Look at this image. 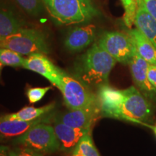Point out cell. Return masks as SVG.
Segmentation results:
<instances>
[{
    "label": "cell",
    "instance_id": "ffe728a7",
    "mask_svg": "<svg viewBox=\"0 0 156 156\" xmlns=\"http://www.w3.org/2000/svg\"><path fill=\"white\" fill-rule=\"evenodd\" d=\"M25 58L21 54L9 48H0V62L4 66L12 67H23Z\"/></svg>",
    "mask_w": 156,
    "mask_h": 156
},
{
    "label": "cell",
    "instance_id": "8fae6325",
    "mask_svg": "<svg viewBox=\"0 0 156 156\" xmlns=\"http://www.w3.org/2000/svg\"><path fill=\"white\" fill-rule=\"evenodd\" d=\"M150 64L135 52L130 62V70L134 84L140 92L148 101H156V89L150 83L147 77V69Z\"/></svg>",
    "mask_w": 156,
    "mask_h": 156
},
{
    "label": "cell",
    "instance_id": "f546056e",
    "mask_svg": "<svg viewBox=\"0 0 156 156\" xmlns=\"http://www.w3.org/2000/svg\"><path fill=\"white\" fill-rule=\"evenodd\" d=\"M141 1L142 0H136V2H137V5H138V3H140Z\"/></svg>",
    "mask_w": 156,
    "mask_h": 156
},
{
    "label": "cell",
    "instance_id": "3957f363",
    "mask_svg": "<svg viewBox=\"0 0 156 156\" xmlns=\"http://www.w3.org/2000/svg\"><path fill=\"white\" fill-rule=\"evenodd\" d=\"M0 48H9L21 55L47 54L50 52L44 33L33 28H22L15 34L0 39Z\"/></svg>",
    "mask_w": 156,
    "mask_h": 156
},
{
    "label": "cell",
    "instance_id": "e0dca14e",
    "mask_svg": "<svg viewBox=\"0 0 156 156\" xmlns=\"http://www.w3.org/2000/svg\"><path fill=\"white\" fill-rule=\"evenodd\" d=\"M25 23L9 9L0 6V39L23 28Z\"/></svg>",
    "mask_w": 156,
    "mask_h": 156
},
{
    "label": "cell",
    "instance_id": "603a6c76",
    "mask_svg": "<svg viewBox=\"0 0 156 156\" xmlns=\"http://www.w3.org/2000/svg\"><path fill=\"white\" fill-rule=\"evenodd\" d=\"M51 89V86L44 87H30L27 90V97L30 103H36L46 95L48 90Z\"/></svg>",
    "mask_w": 156,
    "mask_h": 156
},
{
    "label": "cell",
    "instance_id": "5b68a950",
    "mask_svg": "<svg viewBox=\"0 0 156 156\" xmlns=\"http://www.w3.org/2000/svg\"><path fill=\"white\" fill-rule=\"evenodd\" d=\"M14 142L44 154L55 153L60 150V144L54 129L48 123H40L33 126L23 135L14 140Z\"/></svg>",
    "mask_w": 156,
    "mask_h": 156
},
{
    "label": "cell",
    "instance_id": "8992f818",
    "mask_svg": "<svg viewBox=\"0 0 156 156\" xmlns=\"http://www.w3.org/2000/svg\"><path fill=\"white\" fill-rule=\"evenodd\" d=\"M124 94L119 119L142 124L151 118L153 109L151 103L139 90L131 86L124 90Z\"/></svg>",
    "mask_w": 156,
    "mask_h": 156
},
{
    "label": "cell",
    "instance_id": "d6986e66",
    "mask_svg": "<svg viewBox=\"0 0 156 156\" xmlns=\"http://www.w3.org/2000/svg\"><path fill=\"white\" fill-rule=\"evenodd\" d=\"M70 156H101L93 143L90 132L81 138L71 151Z\"/></svg>",
    "mask_w": 156,
    "mask_h": 156
},
{
    "label": "cell",
    "instance_id": "484cf974",
    "mask_svg": "<svg viewBox=\"0 0 156 156\" xmlns=\"http://www.w3.org/2000/svg\"><path fill=\"white\" fill-rule=\"evenodd\" d=\"M147 77L150 83L156 89V65L150 64L147 69Z\"/></svg>",
    "mask_w": 156,
    "mask_h": 156
},
{
    "label": "cell",
    "instance_id": "cb8c5ba5",
    "mask_svg": "<svg viewBox=\"0 0 156 156\" xmlns=\"http://www.w3.org/2000/svg\"><path fill=\"white\" fill-rule=\"evenodd\" d=\"M9 156H44V153L28 147H17L9 149Z\"/></svg>",
    "mask_w": 156,
    "mask_h": 156
},
{
    "label": "cell",
    "instance_id": "277c9868",
    "mask_svg": "<svg viewBox=\"0 0 156 156\" xmlns=\"http://www.w3.org/2000/svg\"><path fill=\"white\" fill-rule=\"evenodd\" d=\"M58 89L62 93L64 102L69 110L100 105L98 95L91 92L87 85L66 73Z\"/></svg>",
    "mask_w": 156,
    "mask_h": 156
},
{
    "label": "cell",
    "instance_id": "83f0119b",
    "mask_svg": "<svg viewBox=\"0 0 156 156\" xmlns=\"http://www.w3.org/2000/svg\"><path fill=\"white\" fill-rule=\"evenodd\" d=\"M142 124H143V125H145V126H148V127H149L150 129H151L153 131L154 134H155V136H156V125H154V126L148 125V124H146V123H142Z\"/></svg>",
    "mask_w": 156,
    "mask_h": 156
},
{
    "label": "cell",
    "instance_id": "d4e9b609",
    "mask_svg": "<svg viewBox=\"0 0 156 156\" xmlns=\"http://www.w3.org/2000/svg\"><path fill=\"white\" fill-rule=\"evenodd\" d=\"M148 12L156 20V0H142Z\"/></svg>",
    "mask_w": 156,
    "mask_h": 156
},
{
    "label": "cell",
    "instance_id": "9c48e42d",
    "mask_svg": "<svg viewBox=\"0 0 156 156\" xmlns=\"http://www.w3.org/2000/svg\"><path fill=\"white\" fill-rule=\"evenodd\" d=\"M101 116L100 105L86 108L69 110L55 115L54 119L66 125L82 129H91L93 124Z\"/></svg>",
    "mask_w": 156,
    "mask_h": 156
},
{
    "label": "cell",
    "instance_id": "4fadbf2b",
    "mask_svg": "<svg viewBox=\"0 0 156 156\" xmlns=\"http://www.w3.org/2000/svg\"><path fill=\"white\" fill-rule=\"evenodd\" d=\"M95 26L89 24L73 28L68 33L64 46L70 51H80L92 44L95 37Z\"/></svg>",
    "mask_w": 156,
    "mask_h": 156
},
{
    "label": "cell",
    "instance_id": "ba28073f",
    "mask_svg": "<svg viewBox=\"0 0 156 156\" xmlns=\"http://www.w3.org/2000/svg\"><path fill=\"white\" fill-rule=\"evenodd\" d=\"M23 67L44 77L57 88L61 85L62 78L65 73L44 54H31L25 58Z\"/></svg>",
    "mask_w": 156,
    "mask_h": 156
},
{
    "label": "cell",
    "instance_id": "52a82bcc",
    "mask_svg": "<svg viewBox=\"0 0 156 156\" xmlns=\"http://www.w3.org/2000/svg\"><path fill=\"white\" fill-rule=\"evenodd\" d=\"M98 44L117 62L124 64H129L136 51L129 35L119 31L105 33Z\"/></svg>",
    "mask_w": 156,
    "mask_h": 156
},
{
    "label": "cell",
    "instance_id": "44dd1931",
    "mask_svg": "<svg viewBox=\"0 0 156 156\" xmlns=\"http://www.w3.org/2000/svg\"><path fill=\"white\" fill-rule=\"evenodd\" d=\"M121 2L124 9L123 20L126 26L130 29L134 24L138 7L137 2L136 0H121Z\"/></svg>",
    "mask_w": 156,
    "mask_h": 156
},
{
    "label": "cell",
    "instance_id": "f1b7e54d",
    "mask_svg": "<svg viewBox=\"0 0 156 156\" xmlns=\"http://www.w3.org/2000/svg\"><path fill=\"white\" fill-rule=\"evenodd\" d=\"M3 64H2V62H0V77H1V74H2V68H3Z\"/></svg>",
    "mask_w": 156,
    "mask_h": 156
},
{
    "label": "cell",
    "instance_id": "30bf717a",
    "mask_svg": "<svg viewBox=\"0 0 156 156\" xmlns=\"http://www.w3.org/2000/svg\"><path fill=\"white\" fill-rule=\"evenodd\" d=\"M55 115L53 111L36 120L28 122L5 119L0 116V140H14L40 123H52Z\"/></svg>",
    "mask_w": 156,
    "mask_h": 156
},
{
    "label": "cell",
    "instance_id": "2e32d148",
    "mask_svg": "<svg viewBox=\"0 0 156 156\" xmlns=\"http://www.w3.org/2000/svg\"><path fill=\"white\" fill-rule=\"evenodd\" d=\"M126 34L131 38L138 54L150 64L156 65V48L147 37L137 28H130Z\"/></svg>",
    "mask_w": 156,
    "mask_h": 156
},
{
    "label": "cell",
    "instance_id": "7402d4cb",
    "mask_svg": "<svg viewBox=\"0 0 156 156\" xmlns=\"http://www.w3.org/2000/svg\"><path fill=\"white\" fill-rule=\"evenodd\" d=\"M20 7L31 16H38L42 13L44 3L42 0H15Z\"/></svg>",
    "mask_w": 156,
    "mask_h": 156
},
{
    "label": "cell",
    "instance_id": "7a4b0ae2",
    "mask_svg": "<svg viewBox=\"0 0 156 156\" xmlns=\"http://www.w3.org/2000/svg\"><path fill=\"white\" fill-rule=\"evenodd\" d=\"M54 22L69 25L89 22L99 14L90 0H42Z\"/></svg>",
    "mask_w": 156,
    "mask_h": 156
},
{
    "label": "cell",
    "instance_id": "9a60e30c",
    "mask_svg": "<svg viewBox=\"0 0 156 156\" xmlns=\"http://www.w3.org/2000/svg\"><path fill=\"white\" fill-rule=\"evenodd\" d=\"M134 25L156 48V20L146 9L142 0L138 3Z\"/></svg>",
    "mask_w": 156,
    "mask_h": 156
},
{
    "label": "cell",
    "instance_id": "7c38bea8",
    "mask_svg": "<svg viewBox=\"0 0 156 156\" xmlns=\"http://www.w3.org/2000/svg\"><path fill=\"white\" fill-rule=\"evenodd\" d=\"M97 95L100 103L101 116L119 119L120 108L124 100V90H118L106 84L99 87Z\"/></svg>",
    "mask_w": 156,
    "mask_h": 156
},
{
    "label": "cell",
    "instance_id": "5bb4252c",
    "mask_svg": "<svg viewBox=\"0 0 156 156\" xmlns=\"http://www.w3.org/2000/svg\"><path fill=\"white\" fill-rule=\"evenodd\" d=\"M52 124L59 142L60 150L64 151H72L83 136L91 132V129H82L66 125L54 118Z\"/></svg>",
    "mask_w": 156,
    "mask_h": 156
},
{
    "label": "cell",
    "instance_id": "4316f807",
    "mask_svg": "<svg viewBox=\"0 0 156 156\" xmlns=\"http://www.w3.org/2000/svg\"><path fill=\"white\" fill-rule=\"evenodd\" d=\"M9 148L6 146L0 145V156H9Z\"/></svg>",
    "mask_w": 156,
    "mask_h": 156
},
{
    "label": "cell",
    "instance_id": "6da1fadb",
    "mask_svg": "<svg viewBox=\"0 0 156 156\" xmlns=\"http://www.w3.org/2000/svg\"><path fill=\"white\" fill-rule=\"evenodd\" d=\"M115 58L95 43L75 64V73L78 80L87 86L108 84V77L116 64Z\"/></svg>",
    "mask_w": 156,
    "mask_h": 156
},
{
    "label": "cell",
    "instance_id": "ac0fdd59",
    "mask_svg": "<svg viewBox=\"0 0 156 156\" xmlns=\"http://www.w3.org/2000/svg\"><path fill=\"white\" fill-rule=\"evenodd\" d=\"M55 106V103H51L46 106L39 107V108H36L34 106H26L16 113L2 115L0 116L5 119L27 121V122L34 121L53 112Z\"/></svg>",
    "mask_w": 156,
    "mask_h": 156
}]
</instances>
